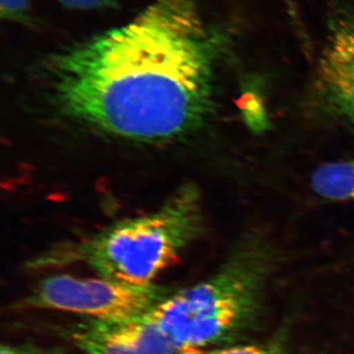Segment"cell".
I'll list each match as a JSON object with an SVG mask.
<instances>
[{
    "label": "cell",
    "instance_id": "1",
    "mask_svg": "<svg viewBox=\"0 0 354 354\" xmlns=\"http://www.w3.org/2000/svg\"><path fill=\"white\" fill-rule=\"evenodd\" d=\"M215 59L192 0H153L132 22L48 55L39 72L60 118L157 144L206 124L215 104Z\"/></svg>",
    "mask_w": 354,
    "mask_h": 354
},
{
    "label": "cell",
    "instance_id": "2",
    "mask_svg": "<svg viewBox=\"0 0 354 354\" xmlns=\"http://www.w3.org/2000/svg\"><path fill=\"white\" fill-rule=\"evenodd\" d=\"M276 260L267 235L248 232L215 274L171 293L146 313L147 318L179 353L227 342L257 315L261 292Z\"/></svg>",
    "mask_w": 354,
    "mask_h": 354
},
{
    "label": "cell",
    "instance_id": "3",
    "mask_svg": "<svg viewBox=\"0 0 354 354\" xmlns=\"http://www.w3.org/2000/svg\"><path fill=\"white\" fill-rule=\"evenodd\" d=\"M202 196L194 184L177 189L146 215L118 221L87 239L44 254L35 267L83 263L102 278L153 285L202 234Z\"/></svg>",
    "mask_w": 354,
    "mask_h": 354
},
{
    "label": "cell",
    "instance_id": "4",
    "mask_svg": "<svg viewBox=\"0 0 354 354\" xmlns=\"http://www.w3.org/2000/svg\"><path fill=\"white\" fill-rule=\"evenodd\" d=\"M158 285L134 286L114 279L55 274L41 279L17 308L68 312L97 321H123L145 315L171 295Z\"/></svg>",
    "mask_w": 354,
    "mask_h": 354
},
{
    "label": "cell",
    "instance_id": "5",
    "mask_svg": "<svg viewBox=\"0 0 354 354\" xmlns=\"http://www.w3.org/2000/svg\"><path fill=\"white\" fill-rule=\"evenodd\" d=\"M309 104L320 118L354 127V16L333 28L317 65Z\"/></svg>",
    "mask_w": 354,
    "mask_h": 354
},
{
    "label": "cell",
    "instance_id": "6",
    "mask_svg": "<svg viewBox=\"0 0 354 354\" xmlns=\"http://www.w3.org/2000/svg\"><path fill=\"white\" fill-rule=\"evenodd\" d=\"M66 333L77 348L87 354L179 353L146 314L129 320H91Z\"/></svg>",
    "mask_w": 354,
    "mask_h": 354
},
{
    "label": "cell",
    "instance_id": "7",
    "mask_svg": "<svg viewBox=\"0 0 354 354\" xmlns=\"http://www.w3.org/2000/svg\"><path fill=\"white\" fill-rule=\"evenodd\" d=\"M310 187L322 199L354 203V158L318 165L310 177Z\"/></svg>",
    "mask_w": 354,
    "mask_h": 354
},
{
    "label": "cell",
    "instance_id": "8",
    "mask_svg": "<svg viewBox=\"0 0 354 354\" xmlns=\"http://www.w3.org/2000/svg\"><path fill=\"white\" fill-rule=\"evenodd\" d=\"M180 354H286L278 344H243L232 348L205 351L203 348L184 349Z\"/></svg>",
    "mask_w": 354,
    "mask_h": 354
},
{
    "label": "cell",
    "instance_id": "9",
    "mask_svg": "<svg viewBox=\"0 0 354 354\" xmlns=\"http://www.w3.org/2000/svg\"><path fill=\"white\" fill-rule=\"evenodd\" d=\"M242 114L247 127L254 132H263L269 127V118L267 111L263 106L259 97H254L249 95V97H243Z\"/></svg>",
    "mask_w": 354,
    "mask_h": 354
},
{
    "label": "cell",
    "instance_id": "10",
    "mask_svg": "<svg viewBox=\"0 0 354 354\" xmlns=\"http://www.w3.org/2000/svg\"><path fill=\"white\" fill-rule=\"evenodd\" d=\"M30 0H0L1 15L8 19L23 17L29 8Z\"/></svg>",
    "mask_w": 354,
    "mask_h": 354
},
{
    "label": "cell",
    "instance_id": "11",
    "mask_svg": "<svg viewBox=\"0 0 354 354\" xmlns=\"http://www.w3.org/2000/svg\"><path fill=\"white\" fill-rule=\"evenodd\" d=\"M0 354H66L59 348H44L34 346H2Z\"/></svg>",
    "mask_w": 354,
    "mask_h": 354
},
{
    "label": "cell",
    "instance_id": "12",
    "mask_svg": "<svg viewBox=\"0 0 354 354\" xmlns=\"http://www.w3.org/2000/svg\"><path fill=\"white\" fill-rule=\"evenodd\" d=\"M64 6L73 9H88L102 8L111 6L114 0H57Z\"/></svg>",
    "mask_w": 354,
    "mask_h": 354
}]
</instances>
